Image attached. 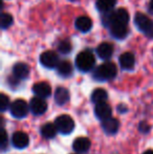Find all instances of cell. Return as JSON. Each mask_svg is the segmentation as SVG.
Instances as JSON below:
<instances>
[{"label": "cell", "mask_w": 153, "mask_h": 154, "mask_svg": "<svg viewBox=\"0 0 153 154\" xmlns=\"http://www.w3.org/2000/svg\"><path fill=\"white\" fill-rule=\"evenodd\" d=\"M116 66L112 62H105L98 67L93 72V78L98 81L111 80L116 75Z\"/></svg>", "instance_id": "6da1fadb"}, {"label": "cell", "mask_w": 153, "mask_h": 154, "mask_svg": "<svg viewBox=\"0 0 153 154\" xmlns=\"http://www.w3.org/2000/svg\"><path fill=\"white\" fill-rule=\"evenodd\" d=\"M94 57L90 51H83L77 56L76 58V66L79 70L87 72L91 70L94 66Z\"/></svg>", "instance_id": "7a4b0ae2"}, {"label": "cell", "mask_w": 153, "mask_h": 154, "mask_svg": "<svg viewBox=\"0 0 153 154\" xmlns=\"http://www.w3.org/2000/svg\"><path fill=\"white\" fill-rule=\"evenodd\" d=\"M134 23L136 27L148 38H153V21L147 15L136 13L134 16Z\"/></svg>", "instance_id": "3957f363"}, {"label": "cell", "mask_w": 153, "mask_h": 154, "mask_svg": "<svg viewBox=\"0 0 153 154\" xmlns=\"http://www.w3.org/2000/svg\"><path fill=\"white\" fill-rule=\"evenodd\" d=\"M55 125L57 127L58 131L62 134H69L75 128V122L72 116L67 114H62L56 119Z\"/></svg>", "instance_id": "277c9868"}, {"label": "cell", "mask_w": 153, "mask_h": 154, "mask_svg": "<svg viewBox=\"0 0 153 154\" xmlns=\"http://www.w3.org/2000/svg\"><path fill=\"white\" fill-rule=\"evenodd\" d=\"M29 106L23 100H16L11 104V114L16 119H23L27 116Z\"/></svg>", "instance_id": "5b68a950"}, {"label": "cell", "mask_w": 153, "mask_h": 154, "mask_svg": "<svg viewBox=\"0 0 153 154\" xmlns=\"http://www.w3.org/2000/svg\"><path fill=\"white\" fill-rule=\"evenodd\" d=\"M40 63L46 68H55L59 65V59H58V56L55 51H46L41 54Z\"/></svg>", "instance_id": "8992f818"}, {"label": "cell", "mask_w": 153, "mask_h": 154, "mask_svg": "<svg viewBox=\"0 0 153 154\" xmlns=\"http://www.w3.org/2000/svg\"><path fill=\"white\" fill-rule=\"evenodd\" d=\"M29 109L35 116H41L47 109V104L42 97H34L29 103Z\"/></svg>", "instance_id": "52a82bcc"}, {"label": "cell", "mask_w": 153, "mask_h": 154, "mask_svg": "<svg viewBox=\"0 0 153 154\" xmlns=\"http://www.w3.org/2000/svg\"><path fill=\"white\" fill-rule=\"evenodd\" d=\"M12 143H13V145L18 149L26 148V147L29 146V135H27L25 132L17 131L13 134Z\"/></svg>", "instance_id": "ba28073f"}, {"label": "cell", "mask_w": 153, "mask_h": 154, "mask_svg": "<svg viewBox=\"0 0 153 154\" xmlns=\"http://www.w3.org/2000/svg\"><path fill=\"white\" fill-rule=\"evenodd\" d=\"M109 31L113 38L122 40V39L126 38L128 35V27L126 24H120V23H113L109 26Z\"/></svg>", "instance_id": "9c48e42d"}, {"label": "cell", "mask_w": 153, "mask_h": 154, "mask_svg": "<svg viewBox=\"0 0 153 154\" xmlns=\"http://www.w3.org/2000/svg\"><path fill=\"white\" fill-rule=\"evenodd\" d=\"M90 146H91V143L90 140L85 136H80L75 140L74 144H72V148L74 150L78 153H85L89 150Z\"/></svg>", "instance_id": "30bf717a"}, {"label": "cell", "mask_w": 153, "mask_h": 154, "mask_svg": "<svg viewBox=\"0 0 153 154\" xmlns=\"http://www.w3.org/2000/svg\"><path fill=\"white\" fill-rule=\"evenodd\" d=\"M94 113H96V116L98 119H100V120H102V121H105V120H107V119L110 118L111 107L109 106V104L106 103V102L96 104V108H94Z\"/></svg>", "instance_id": "8fae6325"}, {"label": "cell", "mask_w": 153, "mask_h": 154, "mask_svg": "<svg viewBox=\"0 0 153 154\" xmlns=\"http://www.w3.org/2000/svg\"><path fill=\"white\" fill-rule=\"evenodd\" d=\"M29 75V67L27 64L22 62L16 63L13 67V75L18 80L26 79Z\"/></svg>", "instance_id": "7c38bea8"}, {"label": "cell", "mask_w": 153, "mask_h": 154, "mask_svg": "<svg viewBox=\"0 0 153 154\" xmlns=\"http://www.w3.org/2000/svg\"><path fill=\"white\" fill-rule=\"evenodd\" d=\"M33 91L38 97H47L51 93V87L46 82H39L33 86Z\"/></svg>", "instance_id": "4fadbf2b"}, {"label": "cell", "mask_w": 153, "mask_h": 154, "mask_svg": "<svg viewBox=\"0 0 153 154\" xmlns=\"http://www.w3.org/2000/svg\"><path fill=\"white\" fill-rule=\"evenodd\" d=\"M120 65L123 69H126V70H131L133 69L135 65V58L133 56V54L131 53H124L120 56Z\"/></svg>", "instance_id": "5bb4252c"}, {"label": "cell", "mask_w": 153, "mask_h": 154, "mask_svg": "<svg viewBox=\"0 0 153 154\" xmlns=\"http://www.w3.org/2000/svg\"><path fill=\"white\" fill-rule=\"evenodd\" d=\"M96 54L103 60H108L111 58L113 54V46L112 44L108 42H103L96 48Z\"/></svg>", "instance_id": "9a60e30c"}, {"label": "cell", "mask_w": 153, "mask_h": 154, "mask_svg": "<svg viewBox=\"0 0 153 154\" xmlns=\"http://www.w3.org/2000/svg\"><path fill=\"white\" fill-rule=\"evenodd\" d=\"M75 25L80 32H87L91 29L92 27V21L89 17L87 16H80L78 17L75 21Z\"/></svg>", "instance_id": "2e32d148"}, {"label": "cell", "mask_w": 153, "mask_h": 154, "mask_svg": "<svg viewBox=\"0 0 153 154\" xmlns=\"http://www.w3.org/2000/svg\"><path fill=\"white\" fill-rule=\"evenodd\" d=\"M102 127L104 131L108 134H115L118 131V127H120V123L115 118H109L107 120L102 122Z\"/></svg>", "instance_id": "e0dca14e"}, {"label": "cell", "mask_w": 153, "mask_h": 154, "mask_svg": "<svg viewBox=\"0 0 153 154\" xmlns=\"http://www.w3.org/2000/svg\"><path fill=\"white\" fill-rule=\"evenodd\" d=\"M55 101L58 105H65L69 101V92L66 88L58 87L55 92Z\"/></svg>", "instance_id": "ac0fdd59"}, {"label": "cell", "mask_w": 153, "mask_h": 154, "mask_svg": "<svg viewBox=\"0 0 153 154\" xmlns=\"http://www.w3.org/2000/svg\"><path fill=\"white\" fill-rule=\"evenodd\" d=\"M116 0H96V5L100 12L102 13H108L111 12V10L113 8V6L115 5Z\"/></svg>", "instance_id": "d6986e66"}, {"label": "cell", "mask_w": 153, "mask_h": 154, "mask_svg": "<svg viewBox=\"0 0 153 154\" xmlns=\"http://www.w3.org/2000/svg\"><path fill=\"white\" fill-rule=\"evenodd\" d=\"M107 97H108V93L105 89L103 88H96L92 91V94H91V101L93 103L96 104H100V103H104L106 102Z\"/></svg>", "instance_id": "ffe728a7"}, {"label": "cell", "mask_w": 153, "mask_h": 154, "mask_svg": "<svg viewBox=\"0 0 153 154\" xmlns=\"http://www.w3.org/2000/svg\"><path fill=\"white\" fill-rule=\"evenodd\" d=\"M57 127L56 125L51 123H46L41 127V134L44 136L45 138H53L57 134Z\"/></svg>", "instance_id": "44dd1931"}, {"label": "cell", "mask_w": 153, "mask_h": 154, "mask_svg": "<svg viewBox=\"0 0 153 154\" xmlns=\"http://www.w3.org/2000/svg\"><path fill=\"white\" fill-rule=\"evenodd\" d=\"M57 68H58V73H59L60 75H62V77H65V78L72 75V70H74L72 63H70L69 61L60 62Z\"/></svg>", "instance_id": "7402d4cb"}, {"label": "cell", "mask_w": 153, "mask_h": 154, "mask_svg": "<svg viewBox=\"0 0 153 154\" xmlns=\"http://www.w3.org/2000/svg\"><path fill=\"white\" fill-rule=\"evenodd\" d=\"M13 24V17L12 15L8 13H2L0 17V26L2 29H6Z\"/></svg>", "instance_id": "603a6c76"}, {"label": "cell", "mask_w": 153, "mask_h": 154, "mask_svg": "<svg viewBox=\"0 0 153 154\" xmlns=\"http://www.w3.org/2000/svg\"><path fill=\"white\" fill-rule=\"evenodd\" d=\"M72 43H70L69 40L65 39V40H62L61 42L58 44V51H60L63 55H66V54H69L72 51Z\"/></svg>", "instance_id": "cb8c5ba5"}, {"label": "cell", "mask_w": 153, "mask_h": 154, "mask_svg": "<svg viewBox=\"0 0 153 154\" xmlns=\"http://www.w3.org/2000/svg\"><path fill=\"white\" fill-rule=\"evenodd\" d=\"M8 106H10V99L4 93H1L0 94V110L1 111H5L8 108Z\"/></svg>", "instance_id": "d4e9b609"}, {"label": "cell", "mask_w": 153, "mask_h": 154, "mask_svg": "<svg viewBox=\"0 0 153 154\" xmlns=\"http://www.w3.org/2000/svg\"><path fill=\"white\" fill-rule=\"evenodd\" d=\"M8 144V134H6V131L4 128L1 129V136H0V145L2 147V150L5 149V146Z\"/></svg>", "instance_id": "484cf974"}, {"label": "cell", "mask_w": 153, "mask_h": 154, "mask_svg": "<svg viewBox=\"0 0 153 154\" xmlns=\"http://www.w3.org/2000/svg\"><path fill=\"white\" fill-rule=\"evenodd\" d=\"M150 130V125H148L146 122H142L139 124V131L142 132H148Z\"/></svg>", "instance_id": "4316f807"}, {"label": "cell", "mask_w": 153, "mask_h": 154, "mask_svg": "<svg viewBox=\"0 0 153 154\" xmlns=\"http://www.w3.org/2000/svg\"><path fill=\"white\" fill-rule=\"evenodd\" d=\"M149 10L151 11V12L153 13V0H151V1H150V4H149Z\"/></svg>", "instance_id": "83f0119b"}, {"label": "cell", "mask_w": 153, "mask_h": 154, "mask_svg": "<svg viewBox=\"0 0 153 154\" xmlns=\"http://www.w3.org/2000/svg\"><path fill=\"white\" fill-rule=\"evenodd\" d=\"M144 154H153V150H147Z\"/></svg>", "instance_id": "f1b7e54d"}, {"label": "cell", "mask_w": 153, "mask_h": 154, "mask_svg": "<svg viewBox=\"0 0 153 154\" xmlns=\"http://www.w3.org/2000/svg\"><path fill=\"white\" fill-rule=\"evenodd\" d=\"M70 1H77V0H70Z\"/></svg>", "instance_id": "f546056e"}]
</instances>
